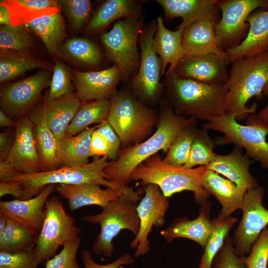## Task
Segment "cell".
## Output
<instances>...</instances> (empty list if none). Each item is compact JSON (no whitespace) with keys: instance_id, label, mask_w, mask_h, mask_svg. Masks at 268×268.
<instances>
[{"instance_id":"1","label":"cell","mask_w":268,"mask_h":268,"mask_svg":"<svg viewBox=\"0 0 268 268\" xmlns=\"http://www.w3.org/2000/svg\"><path fill=\"white\" fill-rule=\"evenodd\" d=\"M161 113L155 132L143 141L120 150L116 160L104 168L107 179L128 186L134 169L160 150L167 152L179 134L196 120L177 114L168 100L161 108Z\"/></svg>"},{"instance_id":"2","label":"cell","mask_w":268,"mask_h":268,"mask_svg":"<svg viewBox=\"0 0 268 268\" xmlns=\"http://www.w3.org/2000/svg\"><path fill=\"white\" fill-rule=\"evenodd\" d=\"M102 156L87 164L77 166L61 167L47 171L21 174L8 181L21 182L24 187L22 200L32 198L49 185H74L91 183L114 190L119 197L137 202L141 198L133 188L106 179L103 170L112 163Z\"/></svg>"},{"instance_id":"3","label":"cell","mask_w":268,"mask_h":268,"mask_svg":"<svg viewBox=\"0 0 268 268\" xmlns=\"http://www.w3.org/2000/svg\"><path fill=\"white\" fill-rule=\"evenodd\" d=\"M167 100L175 112L195 120L208 121L225 114L226 90L166 72L163 82Z\"/></svg>"},{"instance_id":"4","label":"cell","mask_w":268,"mask_h":268,"mask_svg":"<svg viewBox=\"0 0 268 268\" xmlns=\"http://www.w3.org/2000/svg\"><path fill=\"white\" fill-rule=\"evenodd\" d=\"M231 65L224 85L226 90L225 114H235L237 120L242 121L256 113L257 104L248 107V101L253 97L260 100L264 96L268 80V51L238 59Z\"/></svg>"},{"instance_id":"5","label":"cell","mask_w":268,"mask_h":268,"mask_svg":"<svg viewBox=\"0 0 268 268\" xmlns=\"http://www.w3.org/2000/svg\"><path fill=\"white\" fill-rule=\"evenodd\" d=\"M207 169L206 166L193 168L172 166L164 162L156 153L134 169L131 180L139 181L143 186L156 185L167 198L183 191H191L195 201L202 205L210 196L201 183L202 175Z\"/></svg>"},{"instance_id":"6","label":"cell","mask_w":268,"mask_h":268,"mask_svg":"<svg viewBox=\"0 0 268 268\" xmlns=\"http://www.w3.org/2000/svg\"><path fill=\"white\" fill-rule=\"evenodd\" d=\"M107 121L118 135L124 147L139 143L151 132L158 119L155 109L146 106L130 87L118 91L111 99Z\"/></svg>"},{"instance_id":"7","label":"cell","mask_w":268,"mask_h":268,"mask_svg":"<svg viewBox=\"0 0 268 268\" xmlns=\"http://www.w3.org/2000/svg\"><path fill=\"white\" fill-rule=\"evenodd\" d=\"M145 12L139 18H127L114 23L110 31L100 36L109 59L120 69L123 81L129 83L136 74L140 56L137 45L143 27Z\"/></svg>"},{"instance_id":"8","label":"cell","mask_w":268,"mask_h":268,"mask_svg":"<svg viewBox=\"0 0 268 268\" xmlns=\"http://www.w3.org/2000/svg\"><path fill=\"white\" fill-rule=\"evenodd\" d=\"M137 204L118 197L102 207L100 213L82 217L85 222L100 225V233L92 247L96 255L111 257L114 251L113 240L122 230H128L136 235L139 229Z\"/></svg>"},{"instance_id":"9","label":"cell","mask_w":268,"mask_h":268,"mask_svg":"<svg viewBox=\"0 0 268 268\" xmlns=\"http://www.w3.org/2000/svg\"><path fill=\"white\" fill-rule=\"evenodd\" d=\"M203 127L223 134L215 142L217 145L234 143L245 149L246 155L253 161H258L268 168V132L255 126L240 124L233 114L213 118L203 124Z\"/></svg>"},{"instance_id":"10","label":"cell","mask_w":268,"mask_h":268,"mask_svg":"<svg viewBox=\"0 0 268 268\" xmlns=\"http://www.w3.org/2000/svg\"><path fill=\"white\" fill-rule=\"evenodd\" d=\"M45 210V217L34 248L39 265L56 255L60 246L79 237L81 233L74 218L56 197L48 199Z\"/></svg>"},{"instance_id":"11","label":"cell","mask_w":268,"mask_h":268,"mask_svg":"<svg viewBox=\"0 0 268 268\" xmlns=\"http://www.w3.org/2000/svg\"><path fill=\"white\" fill-rule=\"evenodd\" d=\"M157 20L144 25L138 38L140 60L136 74L131 79L130 88L142 103H153L158 100L164 84L161 82V62L153 46Z\"/></svg>"},{"instance_id":"12","label":"cell","mask_w":268,"mask_h":268,"mask_svg":"<svg viewBox=\"0 0 268 268\" xmlns=\"http://www.w3.org/2000/svg\"><path fill=\"white\" fill-rule=\"evenodd\" d=\"M221 17L215 25L216 35L225 51L239 46L246 37L248 17L255 10H268V0H218Z\"/></svg>"},{"instance_id":"13","label":"cell","mask_w":268,"mask_h":268,"mask_svg":"<svg viewBox=\"0 0 268 268\" xmlns=\"http://www.w3.org/2000/svg\"><path fill=\"white\" fill-rule=\"evenodd\" d=\"M265 189L262 186L247 190L241 209L242 217L232 238L236 254L243 257L268 225V209L263 204Z\"/></svg>"},{"instance_id":"14","label":"cell","mask_w":268,"mask_h":268,"mask_svg":"<svg viewBox=\"0 0 268 268\" xmlns=\"http://www.w3.org/2000/svg\"><path fill=\"white\" fill-rule=\"evenodd\" d=\"M169 206L168 198L157 185L150 184L145 186V195L137 206L139 231L130 245L131 248L135 250V258L150 251L148 236L153 226L161 227L164 224Z\"/></svg>"},{"instance_id":"15","label":"cell","mask_w":268,"mask_h":268,"mask_svg":"<svg viewBox=\"0 0 268 268\" xmlns=\"http://www.w3.org/2000/svg\"><path fill=\"white\" fill-rule=\"evenodd\" d=\"M49 79V72L43 69L3 86L0 92V110L10 118L24 116L38 100Z\"/></svg>"},{"instance_id":"16","label":"cell","mask_w":268,"mask_h":268,"mask_svg":"<svg viewBox=\"0 0 268 268\" xmlns=\"http://www.w3.org/2000/svg\"><path fill=\"white\" fill-rule=\"evenodd\" d=\"M228 65L227 58L214 54L187 55L172 71L180 78L209 85H224L228 78Z\"/></svg>"},{"instance_id":"17","label":"cell","mask_w":268,"mask_h":268,"mask_svg":"<svg viewBox=\"0 0 268 268\" xmlns=\"http://www.w3.org/2000/svg\"><path fill=\"white\" fill-rule=\"evenodd\" d=\"M76 94L81 102L111 100L123 81L121 72L115 65L98 71H72Z\"/></svg>"},{"instance_id":"18","label":"cell","mask_w":268,"mask_h":268,"mask_svg":"<svg viewBox=\"0 0 268 268\" xmlns=\"http://www.w3.org/2000/svg\"><path fill=\"white\" fill-rule=\"evenodd\" d=\"M33 127L28 116L21 117L16 122L14 141L7 160L19 174L42 171Z\"/></svg>"},{"instance_id":"19","label":"cell","mask_w":268,"mask_h":268,"mask_svg":"<svg viewBox=\"0 0 268 268\" xmlns=\"http://www.w3.org/2000/svg\"><path fill=\"white\" fill-rule=\"evenodd\" d=\"M163 8L164 18L168 22L182 18L177 29L182 30L198 21L208 20L216 24L220 20L218 0H155Z\"/></svg>"},{"instance_id":"20","label":"cell","mask_w":268,"mask_h":268,"mask_svg":"<svg viewBox=\"0 0 268 268\" xmlns=\"http://www.w3.org/2000/svg\"><path fill=\"white\" fill-rule=\"evenodd\" d=\"M211 207V202L207 201L201 205L196 218L190 220L186 216L177 218L160 231V235L167 243L176 238H186L203 248L214 228L213 220L210 217Z\"/></svg>"},{"instance_id":"21","label":"cell","mask_w":268,"mask_h":268,"mask_svg":"<svg viewBox=\"0 0 268 268\" xmlns=\"http://www.w3.org/2000/svg\"><path fill=\"white\" fill-rule=\"evenodd\" d=\"M55 185L44 187L35 197L27 200H14L0 202V213L13 219L39 233L45 217V209Z\"/></svg>"},{"instance_id":"22","label":"cell","mask_w":268,"mask_h":268,"mask_svg":"<svg viewBox=\"0 0 268 268\" xmlns=\"http://www.w3.org/2000/svg\"><path fill=\"white\" fill-rule=\"evenodd\" d=\"M252 161L243 153L241 147L235 145L228 154H216L211 162L206 166L224 176L246 192L259 186L257 180L250 172L249 167Z\"/></svg>"},{"instance_id":"23","label":"cell","mask_w":268,"mask_h":268,"mask_svg":"<svg viewBox=\"0 0 268 268\" xmlns=\"http://www.w3.org/2000/svg\"><path fill=\"white\" fill-rule=\"evenodd\" d=\"M247 18L250 27L241 44L227 50L228 63L268 51V10L259 8Z\"/></svg>"},{"instance_id":"24","label":"cell","mask_w":268,"mask_h":268,"mask_svg":"<svg viewBox=\"0 0 268 268\" xmlns=\"http://www.w3.org/2000/svg\"><path fill=\"white\" fill-rule=\"evenodd\" d=\"M215 25L211 21L202 20L183 29L182 45L186 55L214 54L228 59L226 52L218 41Z\"/></svg>"},{"instance_id":"25","label":"cell","mask_w":268,"mask_h":268,"mask_svg":"<svg viewBox=\"0 0 268 268\" xmlns=\"http://www.w3.org/2000/svg\"><path fill=\"white\" fill-rule=\"evenodd\" d=\"M80 103L76 93L71 92L54 100L46 99L39 108L59 144Z\"/></svg>"},{"instance_id":"26","label":"cell","mask_w":268,"mask_h":268,"mask_svg":"<svg viewBox=\"0 0 268 268\" xmlns=\"http://www.w3.org/2000/svg\"><path fill=\"white\" fill-rule=\"evenodd\" d=\"M156 31L153 39V46L161 62V75L173 70L180 59L186 55L182 45L183 31L172 30L165 25L163 18L157 19Z\"/></svg>"},{"instance_id":"27","label":"cell","mask_w":268,"mask_h":268,"mask_svg":"<svg viewBox=\"0 0 268 268\" xmlns=\"http://www.w3.org/2000/svg\"><path fill=\"white\" fill-rule=\"evenodd\" d=\"M56 190L67 200L71 211L90 205H97L102 208L119 197L112 189H102L100 185L95 184H58Z\"/></svg>"},{"instance_id":"28","label":"cell","mask_w":268,"mask_h":268,"mask_svg":"<svg viewBox=\"0 0 268 268\" xmlns=\"http://www.w3.org/2000/svg\"><path fill=\"white\" fill-rule=\"evenodd\" d=\"M142 3L136 0H107L95 11L88 22L85 30L96 33L112 22L127 18H139L142 13Z\"/></svg>"},{"instance_id":"29","label":"cell","mask_w":268,"mask_h":268,"mask_svg":"<svg viewBox=\"0 0 268 268\" xmlns=\"http://www.w3.org/2000/svg\"><path fill=\"white\" fill-rule=\"evenodd\" d=\"M28 117L34 125L33 133L42 171L60 168V144L40 108Z\"/></svg>"},{"instance_id":"30","label":"cell","mask_w":268,"mask_h":268,"mask_svg":"<svg viewBox=\"0 0 268 268\" xmlns=\"http://www.w3.org/2000/svg\"><path fill=\"white\" fill-rule=\"evenodd\" d=\"M201 183L204 189L220 203V213L230 216L236 210L241 209L246 192L235 184L208 169L202 175Z\"/></svg>"},{"instance_id":"31","label":"cell","mask_w":268,"mask_h":268,"mask_svg":"<svg viewBox=\"0 0 268 268\" xmlns=\"http://www.w3.org/2000/svg\"><path fill=\"white\" fill-rule=\"evenodd\" d=\"M98 126L88 127L76 135L62 139L60 143L61 167L81 166L89 163L88 158L93 156L90 150L91 136Z\"/></svg>"},{"instance_id":"32","label":"cell","mask_w":268,"mask_h":268,"mask_svg":"<svg viewBox=\"0 0 268 268\" xmlns=\"http://www.w3.org/2000/svg\"><path fill=\"white\" fill-rule=\"evenodd\" d=\"M27 25L40 37L50 54L58 52L67 36L65 23L60 11L37 18Z\"/></svg>"},{"instance_id":"33","label":"cell","mask_w":268,"mask_h":268,"mask_svg":"<svg viewBox=\"0 0 268 268\" xmlns=\"http://www.w3.org/2000/svg\"><path fill=\"white\" fill-rule=\"evenodd\" d=\"M111 106V100L81 102L77 113L66 130L65 136L76 135L92 124L99 125L106 121Z\"/></svg>"},{"instance_id":"34","label":"cell","mask_w":268,"mask_h":268,"mask_svg":"<svg viewBox=\"0 0 268 268\" xmlns=\"http://www.w3.org/2000/svg\"><path fill=\"white\" fill-rule=\"evenodd\" d=\"M47 67L45 63L28 53L0 50V83L14 78L27 71Z\"/></svg>"},{"instance_id":"35","label":"cell","mask_w":268,"mask_h":268,"mask_svg":"<svg viewBox=\"0 0 268 268\" xmlns=\"http://www.w3.org/2000/svg\"><path fill=\"white\" fill-rule=\"evenodd\" d=\"M58 52L65 58L90 67H98L102 62L99 48L92 41L82 37L68 39L62 45Z\"/></svg>"},{"instance_id":"36","label":"cell","mask_w":268,"mask_h":268,"mask_svg":"<svg viewBox=\"0 0 268 268\" xmlns=\"http://www.w3.org/2000/svg\"><path fill=\"white\" fill-rule=\"evenodd\" d=\"M38 233L10 218L5 229L0 233V251L16 252L35 247Z\"/></svg>"},{"instance_id":"37","label":"cell","mask_w":268,"mask_h":268,"mask_svg":"<svg viewBox=\"0 0 268 268\" xmlns=\"http://www.w3.org/2000/svg\"><path fill=\"white\" fill-rule=\"evenodd\" d=\"M214 228L203 248L200 263L198 268H211L213 260L224 244L229 233L237 221L230 216L223 215L220 212L213 219Z\"/></svg>"},{"instance_id":"38","label":"cell","mask_w":268,"mask_h":268,"mask_svg":"<svg viewBox=\"0 0 268 268\" xmlns=\"http://www.w3.org/2000/svg\"><path fill=\"white\" fill-rule=\"evenodd\" d=\"M209 130L204 127L197 129L188 162L183 166L193 168L197 166H207L213 160L216 153L214 151L215 142L211 138Z\"/></svg>"},{"instance_id":"39","label":"cell","mask_w":268,"mask_h":268,"mask_svg":"<svg viewBox=\"0 0 268 268\" xmlns=\"http://www.w3.org/2000/svg\"><path fill=\"white\" fill-rule=\"evenodd\" d=\"M197 129L195 124L185 128L168 149L163 160L174 166H183L188 161Z\"/></svg>"},{"instance_id":"40","label":"cell","mask_w":268,"mask_h":268,"mask_svg":"<svg viewBox=\"0 0 268 268\" xmlns=\"http://www.w3.org/2000/svg\"><path fill=\"white\" fill-rule=\"evenodd\" d=\"M34 46L33 39L22 25L0 26V50L28 53Z\"/></svg>"},{"instance_id":"41","label":"cell","mask_w":268,"mask_h":268,"mask_svg":"<svg viewBox=\"0 0 268 268\" xmlns=\"http://www.w3.org/2000/svg\"><path fill=\"white\" fill-rule=\"evenodd\" d=\"M61 5L67 17L69 27L73 33L78 32L87 22L91 10L88 0H65Z\"/></svg>"},{"instance_id":"42","label":"cell","mask_w":268,"mask_h":268,"mask_svg":"<svg viewBox=\"0 0 268 268\" xmlns=\"http://www.w3.org/2000/svg\"><path fill=\"white\" fill-rule=\"evenodd\" d=\"M71 74L63 62L57 61L50 83V90L46 99L54 100L72 92Z\"/></svg>"},{"instance_id":"43","label":"cell","mask_w":268,"mask_h":268,"mask_svg":"<svg viewBox=\"0 0 268 268\" xmlns=\"http://www.w3.org/2000/svg\"><path fill=\"white\" fill-rule=\"evenodd\" d=\"M80 239L67 242L61 252L45 262V268H80L76 259Z\"/></svg>"},{"instance_id":"44","label":"cell","mask_w":268,"mask_h":268,"mask_svg":"<svg viewBox=\"0 0 268 268\" xmlns=\"http://www.w3.org/2000/svg\"><path fill=\"white\" fill-rule=\"evenodd\" d=\"M247 268H267L268 264V227L265 228L250 253L241 257Z\"/></svg>"},{"instance_id":"45","label":"cell","mask_w":268,"mask_h":268,"mask_svg":"<svg viewBox=\"0 0 268 268\" xmlns=\"http://www.w3.org/2000/svg\"><path fill=\"white\" fill-rule=\"evenodd\" d=\"M34 248L16 252L0 251V268H38Z\"/></svg>"},{"instance_id":"46","label":"cell","mask_w":268,"mask_h":268,"mask_svg":"<svg viewBox=\"0 0 268 268\" xmlns=\"http://www.w3.org/2000/svg\"><path fill=\"white\" fill-rule=\"evenodd\" d=\"M212 267L213 268H247L241 257L236 254L232 238L229 235L215 256Z\"/></svg>"},{"instance_id":"47","label":"cell","mask_w":268,"mask_h":268,"mask_svg":"<svg viewBox=\"0 0 268 268\" xmlns=\"http://www.w3.org/2000/svg\"><path fill=\"white\" fill-rule=\"evenodd\" d=\"M81 258L84 268H119L124 265L133 264L135 262L134 257L125 253L109 264L100 265L94 261L91 252L87 250L81 252Z\"/></svg>"},{"instance_id":"48","label":"cell","mask_w":268,"mask_h":268,"mask_svg":"<svg viewBox=\"0 0 268 268\" xmlns=\"http://www.w3.org/2000/svg\"><path fill=\"white\" fill-rule=\"evenodd\" d=\"M96 129L93 132L91 139L90 150L92 155L93 156H106L115 160L109 141Z\"/></svg>"},{"instance_id":"49","label":"cell","mask_w":268,"mask_h":268,"mask_svg":"<svg viewBox=\"0 0 268 268\" xmlns=\"http://www.w3.org/2000/svg\"><path fill=\"white\" fill-rule=\"evenodd\" d=\"M96 131L104 135L109 141L112 149L115 159L116 160L120 152L121 142L118 135L107 120L98 125Z\"/></svg>"},{"instance_id":"50","label":"cell","mask_w":268,"mask_h":268,"mask_svg":"<svg viewBox=\"0 0 268 268\" xmlns=\"http://www.w3.org/2000/svg\"><path fill=\"white\" fill-rule=\"evenodd\" d=\"M23 184L17 181H3L0 182V197L10 195L15 200H21L24 194Z\"/></svg>"},{"instance_id":"51","label":"cell","mask_w":268,"mask_h":268,"mask_svg":"<svg viewBox=\"0 0 268 268\" xmlns=\"http://www.w3.org/2000/svg\"><path fill=\"white\" fill-rule=\"evenodd\" d=\"M266 96L268 99L266 106L258 114H251L246 119V125L261 127L268 132V94Z\"/></svg>"},{"instance_id":"52","label":"cell","mask_w":268,"mask_h":268,"mask_svg":"<svg viewBox=\"0 0 268 268\" xmlns=\"http://www.w3.org/2000/svg\"><path fill=\"white\" fill-rule=\"evenodd\" d=\"M14 135L5 131L0 134V161L7 159L14 143Z\"/></svg>"},{"instance_id":"53","label":"cell","mask_w":268,"mask_h":268,"mask_svg":"<svg viewBox=\"0 0 268 268\" xmlns=\"http://www.w3.org/2000/svg\"><path fill=\"white\" fill-rule=\"evenodd\" d=\"M22 5L38 9L60 8L61 1L53 0H17Z\"/></svg>"},{"instance_id":"54","label":"cell","mask_w":268,"mask_h":268,"mask_svg":"<svg viewBox=\"0 0 268 268\" xmlns=\"http://www.w3.org/2000/svg\"><path fill=\"white\" fill-rule=\"evenodd\" d=\"M18 175L19 173L7 159L0 161V181H8Z\"/></svg>"},{"instance_id":"55","label":"cell","mask_w":268,"mask_h":268,"mask_svg":"<svg viewBox=\"0 0 268 268\" xmlns=\"http://www.w3.org/2000/svg\"><path fill=\"white\" fill-rule=\"evenodd\" d=\"M0 24L4 26H12L10 12L4 2H1L0 5Z\"/></svg>"},{"instance_id":"56","label":"cell","mask_w":268,"mask_h":268,"mask_svg":"<svg viewBox=\"0 0 268 268\" xmlns=\"http://www.w3.org/2000/svg\"><path fill=\"white\" fill-rule=\"evenodd\" d=\"M16 122L13 121L10 117L0 110V127H8L15 128Z\"/></svg>"},{"instance_id":"57","label":"cell","mask_w":268,"mask_h":268,"mask_svg":"<svg viewBox=\"0 0 268 268\" xmlns=\"http://www.w3.org/2000/svg\"><path fill=\"white\" fill-rule=\"evenodd\" d=\"M8 217L2 213H0V233L6 227Z\"/></svg>"},{"instance_id":"58","label":"cell","mask_w":268,"mask_h":268,"mask_svg":"<svg viewBox=\"0 0 268 268\" xmlns=\"http://www.w3.org/2000/svg\"><path fill=\"white\" fill-rule=\"evenodd\" d=\"M263 93L264 95H266L268 94V80L265 86Z\"/></svg>"}]
</instances>
